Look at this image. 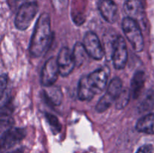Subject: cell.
Masks as SVG:
<instances>
[{
    "instance_id": "20",
    "label": "cell",
    "mask_w": 154,
    "mask_h": 153,
    "mask_svg": "<svg viewBox=\"0 0 154 153\" xmlns=\"http://www.w3.org/2000/svg\"><path fill=\"white\" fill-rule=\"evenodd\" d=\"M136 153H154L153 147L151 145H144L140 147Z\"/></svg>"
},
{
    "instance_id": "17",
    "label": "cell",
    "mask_w": 154,
    "mask_h": 153,
    "mask_svg": "<svg viewBox=\"0 0 154 153\" xmlns=\"http://www.w3.org/2000/svg\"><path fill=\"white\" fill-rule=\"evenodd\" d=\"M154 107V92L148 91L145 94V97L141 100L138 106V110L141 112H148Z\"/></svg>"
},
{
    "instance_id": "22",
    "label": "cell",
    "mask_w": 154,
    "mask_h": 153,
    "mask_svg": "<svg viewBox=\"0 0 154 153\" xmlns=\"http://www.w3.org/2000/svg\"><path fill=\"white\" fill-rule=\"evenodd\" d=\"M7 86V76L5 74H3L1 76V94L2 96L3 95V92H4L5 89Z\"/></svg>"
},
{
    "instance_id": "13",
    "label": "cell",
    "mask_w": 154,
    "mask_h": 153,
    "mask_svg": "<svg viewBox=\"0 0 154 153\" xmlns=\"http://www.w3.org/2000/svg\"><path fill=\"white\" fill-rule=\"evenodd\" d=\"M145 82V74L142 70H138L135 73L131 82V94L133 98L136 99L139 97Z\"/></svg>"
},
{
    "instance_id": "14",
    "label": "cell",
    "mask_w": 154,
    "mask_h": 153,
    "mask_svg": "<svg viewBox=\"0 0 154 153\" xmlns=\"http://www.w3.org/2000/svg\"><path fill=\"white\" fill-rule=\"evenodd\" d=\"M135 128L139 132L154 134V113H148L140 118L137 122Z\"/></svg>"
},
{
    "instance_id": "10",
    "label": "cell",
    "mask_w": 154,
    "mask_h": 153,
    "mask_svg": "<svg viewBox=\"0 0 154 153\" xmlns=\"http://www.w3.org/2000/svg\"><path fill=\"white\" fill-rule=\"evenodd\" d=\"M60 74L62 76H67L70 74L75 67L72 52L66 46L62 48L57 57Z\"/></svg>"
},
{
    "instance_id": "7",
    "label": "cell",
    "mask_w": 154,
    "mask_h": 153,
    "mask_svg": "<svg viewBox=\"0 0 154 153\" xmlns=\"http://www.w3.org/2000/svg\"><path fill=\"white\" fill-rule=\"evenodd\" d=\"M60 74L57 58L51 57L44 64L41 74V82L44 86H51L57 81Z\"/></svg>"
},
{
    "instance_id": "18",
    "label": "cell",
    "mask_w": 154,
    "mask_h": 153,
    "mask_svg": "<svg viewBox=\"0 0 154 153\" xmlns=\"http://www.w3.org/2000/svg\"><path fill=\"white\" fill-rule=\"evenodd\" d=\"M131 92L129 89H123L118 98L116 100V107L117 109H123L127 105L129 100Z\"/></svg>"
},
{
    "instance_id": "5",
    "label": "cell",
    "mask_w": 154,
    "mask_h": 153,
    "mask_svg": "<svg viewBox=\"0 0 154 153\" xmlns=\"http://www.w3.org/2000/svg\"><path fill=\"white\" fill-rule=\"evenodd\" d=\"M38 10L36 2H26L18 8L14 20L15 26L19 30H26L29 27Z\"/></svg>"
},
{
    "instance_id": "19",
    "label": "cell",
    "mask_w": 154,
    "mask_h": 153,
    "mask_svg": "<svg viewBox=\"0 0 154 153\" xmlns=\"http://www.w3.org/2000/svg\"><path fill=\"white\" fill-rule=\"evenodd\" d=\"M46 118L48 123H49L50 127L52 129L53 132L54 134H57L58 132H60V130H61V124H60V122L58 121L57 117L55 116L52 115V114L47 113Z\"/></svg>"
},
{
    "instance_id": "15",
    "label": "cell",
    "mask_w": 154,
    "mask_h": 153,
    "mask_svg": "<svg viewBox=\"0 0 154 153\" xmlns=\"http://www.w3.org/2000/svg\"><path fill=\"white\" fill-rule=\"evenodd\" d=\"M45 95L52 104L56 106L60 105L63 100V93L61 89L57 86H47L45 89Z\"/></svg>"
},
{
    "instance_id": "3",
    "label": "cell",
    "mask_w": 154,
    "mask_h": 153,
    "mask_svg": "<svg viewBox=\"0 0 154 153\" xmlns=\"http://www.w3.org/2000/svg\"><path fill=\"white\" fill-rule=\"evenodd\" d=\"M122 28L134 50L141 52L144 49V38L138 22L129 17H125L122 22Z\"/></svg>"
},
{
    "instance_id": "12",
    "label": "cell",
    "mask_w": 154,
    "mask_h": 153,
    "mask_svg": "<svg viewBox=\"0 0 154 153\" xmlns=\"http://www.w3.org/2000/svg\"><path fill=\"white\" fill-rule=\"evenodd\" d=\"M123 9L127 17L134 20L137 22L144 18V8L139 0H126Z\"/></svg>"
},
{
    "instance_id": "11",
    "label": "cell",
    "mask_w": 154,
    "mask_h": 153,
    "mask_svg": "<svg viewBox=\"0 0 154 153\" xmlns=\"http://www.w3.org/2000/svg\"><path fill=\"white\" fill-rule=\"evenodd\" d=\"M98 8L102 17L109 23H114L117 19L118 8L112 0H100L98 3Z\"/></svg>"
},
{
    "instance_id": "4",
    "label": "cell",
    "mask_w": 154,
    "mask_h": 153,
    "mask_svg": "<svg viewBox=\"0 0 154 153\" xmlns=\"http://www.w3.org/2000/svg\"><path fill=\"white\" fill-rule=\"evenodd\" d=\"M123 91V84L121 80L119 77H115L111 80L108 84V88L105 94L99 100L96 106V110L99 112H103L116 102L119 95Z\"/></svg>"
},
{
    "instance_id": "16",
    "label": "cell",
    "mask_w": 154,
    "mask_h": 153,
    "mask_svg": "<svg viewBox=\"0 0 154 153\" xmlns=\"http://www.w3.org/2000/svg\"><path fill=\"white\" fill-rule=\"evenodd\" d=\"M72 54H73L74 59H75V66H78L79 67L84 62L85 56L87 53L86 52V50L84 48V44L81 43H77L75 45V46H74Z\"/></svg>"
},
{
    "instance_id": "6",
    "label": "cell",
    "mask_w": 154,
    "mask_h": 153,
    "mask_svg": "<svg viewBox=\"0 0 154 153\" xmlns=\"http://www.w3.org/2000/svg\"><path fill=\"white\" fill-rule=\"evenodd\" d=\"M84 44L86 52L90 56L96 60H100L103 58V47L98 36L93 32H88L84 38Z\"/></svg>"
},
{
    "instance_id": "1",
    "label": "cell",
    "mask_w": 154,
    "mask_h": 153,
    "mask_svg": "<svg viewBox=\"0 0 154 153\" xmlns=\"http://www.w3.org/2000/svg\"><path fill=\"white\" fill-rule=\"evenodd\" d=\"M52 41L51 18L48 14H41L38 19L29 44V53L32 57H40L48 51Z\"/></svg>"
},
{
    "instance_id": "23",
    "label": "cell",
    "mask_w": 154,
    "mask_h": 153,
    "mask_svg": "<svg viewBox=\"0 0 154 153\" xmlns=\"http://www.w3.org/2000/svg\"><path fill=\"white\" fill-rule=\"evenodd\" d=\"M9 153H22V152L20 151V150H16V151L11 152H9Z\"/></svg>"
},
{
    "instance_id": "21",
    "label": "cell",
    "mask_w": 154,
    "mask_h": 153,
    "mask_svg": "<svg viewBox=\"0 0 154 153\" xmlns=\"http://www.w3.org/2000/svg\"><path fill=\"white\" fill-rule=\"evenodd\" d=\"M26 0H8V3L11 8H15L17 7L19 8L23 4L26 3Z\"/></svg>"
},
{
    "instance_id": "9",
    "label": "cell",
    "mask_w": 154,
    "mask_h": 153,
    "mask_svg": "<svg viewBox=\"0 0 154 153\" xmlns=\"http://www.w3.org/2000/svg\"><path fill=\"white\" fill-rule=\"evenodd\" d=\"M26 131L20 128H10L2 134L1 137V147L2 149H8L19 143L25 138Z\"/></svg>"
},
{
    "instance_id": "8",
    "label": "cell",
    "mask_w": 154,
    "mask_h": 153,
    "mask_svg": "<svg viewBox=\"0 0 154 153\" xmlns=\"http://www.w3.org/2000/svg\"><path fill=\"white\" fill-rule=\"evenodd\" d=\"M128 59V52L125 39L118 36L114 43L112 52L113 64L116 69H123L126 66Z\"/></svg>"
},
{
    "instance_id": "2",
    "label": "cell",
    "mask_w": 154,
    "mask_h": 153,
    "mask_svg": "<svg viewBox=\"0 0 154 153\" xmlns=\"http://www.w3.org/2000/svg\"><path fill=\"white\" fill-rule=\"evenodd\" d=\"M109 69L101 68L86 76L78 82V96L81 100H90L96 94L102 92L107 86Z\"/></svg>"
}]
</instances>
